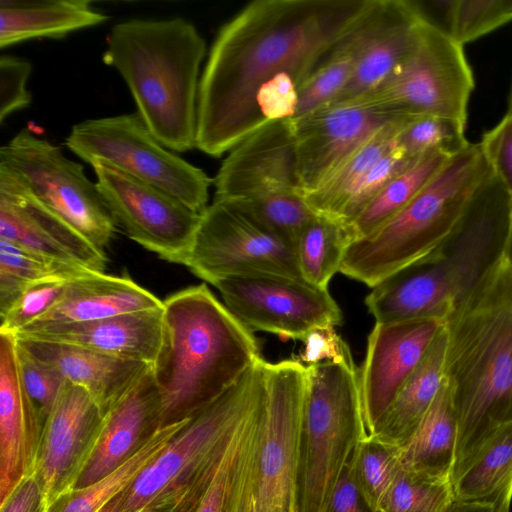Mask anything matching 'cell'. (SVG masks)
I'll return each mask as SVG.
<instances>
[{
	"label": "cell",
	"mask_w": 512,
	"mask_h": 512,
	"mask_svg": "<svg viewBox=\"0 0 512 512\" xmlns=\"http://www.w3.org/2000/svg\"><path fill=\"white\" fill-rule=\"evenodd\" d=\"M372 0H257L219 30L202 72L196 147L213 157L292 119L299 92Z\"/></svg>",
	"instance_id": "obj_1"
},
{
	"label": "cell",
	"mask_w": 512,
	"mask_h": 512,
	"mask_svg": "<svg viewBox=\"0 0 512 512\" xmlns=\"http://www.w3.org/2000/svg\"><path fill=\"white\" fill-rule=\"evenodd\" d=\"M444 326V375L458 422L452 483L493 431L512 422V270L504 257Z\"/></svg>",
	"instance_id": "obj_2"
},
{
	"label": "cell",
	"mask_w": 512,
	"mask_h": 512,
	"mask_svg": "<svg viewBox=\"0 0 512 512\" xmlns=\"http://www.w3.org/2000/svg\"><path fill=\"white\" fill-rule=\"evenodd\" d=\"M253 333L206 284L163 300L162 342L151 365L162 428L208 406L262 359Z\"/></svg>",
	"instance_id": "obj_3"
},
{
	"label": "cell",
	"mask_w": 512,
	"mask_h": 512,
	"mask_svg": "<svg viewBox=\"0 0 512 512\" xmlns=\"http://www.w3.org/2000/svg\"><path fill=\"white\" fill-rule=\"evenodd\" d=\"M206 43L196 27L176 17L131 19L114 25L103 54L127 84L138 114L171 151L196 147L200 66Z\"/></svg>",
	"instance_id": "obj_4"
},
{
	"label": "cell",
	"mask_w": 512,
	"mask_h": 512,
	"mask_svg": "<svg viewBox=\"0 0 512 512\" xmlns=\"http://www.w3.org/2000/svg\"><path fill=\"white\" fill-rule=\"evenodd\" d=\"M491 172L480 143H469L398 214L352 241L340 272L373 288L399 271L436 258L474 191Z\"/></svg>",
	"instance_id": "obj_5"
},
{
	"label": "cell",
	"mask_w": 512,
	"mask_h": 512,
	"mask_svg": "<svg viewBox=\"0 0 512 512\" xmlns=\"http://www.w3.org/2000/svg\"><path fill=\"white\" fill-rule=\"evenodd\" d=\"M306 368L296 512H326L344 468L365 439L359 376L353 359Z\"/></svg>",
	"instance_id": "obj_6"
},
{
	"label": "cell",
	"mask_w": 512,
	"mask_h": 512,
	"mask_svg": "<svg viewBox=\"0 0 512 512\" xmlns=\"http://www.w3.org/2000/svg\"><path fill=\"white\" fill-rule=\"evenodd\" d=\"M213 185L214 200L239 206L294 249L316 215L299 180L290 119L265 125L230 150Z\"/></svg>",
	"instance_id": "obj_7"
},
{
	"label": "cell",
	"mask_w": 512,
	"mask_h": 512,
	"mask_svg": "<svg viewBox=\"0 0 512 512\" xmlns=\"http://www.w3.org/2000/svg\"><path fill=\"white\" fill-rule=\"evenodd\" d=\"M264 365L262 358L219 398L186 420L161 453L119 493L120 512H139L149 503L171 512L259 397Z\"/></svg>",
	"instance_id": "obj_8"
},
{
	"label": "cell",
	"mask_w": 512,
	"mask_h": 512,
	"mask_svg": "<svg viewBox=\"0 0 512 512\" xmlns=\"http://www.w3.org/2000/svg\"><path fill=\"white\" fill-rule=\"evenodd\" d=\"M66 147L85 162L103 163L155 186L202 214L213 180L162 145L138 113L75 124Z\"/></svg>",
	"instance_id": "obj_9"
},
{
	"label": "cell",
	"mask_w": 512,
	"mask_h": 512,
	"mask_svg": "<svg viewBox=\"0 0 512 512\" xmlns=\"http://www.w3.org/2000/svg\"><path fill=\"white\" fill-rule=\"evenodd\" d=\"M0 166L91 244L104 250L110 243L117 223L97 184L60 147L24 129L1 146Z\"/></svg>",
	"instance_id": "obj_10"
},
{
	"label": "cell",
	"mask_w": 512,
	"mask_h": 512,
	"mask_svg": "<svg viewBox=\"0 0 512 512\" xmlns=\"http://www.w3.org/2000/svg\"><path fill=\"white\" fill-rule=\"evenodd\" d=\"M307 368L265 361L253 476L254 512H296V478Z\"/></svg>",
	"instance_id": "obj_11"
},
{
	"label": "cell",
	"mask_w": 512,
	"mask_h": 512,
	"mask_svg": "<svg viewBox=\"0 0 512 512\" xmlns=\"http://www.w3.org/2000/svg\"><path fill=\"white\" fill-rule=\"evenodd\" d=\"M184 266L210 284L254 275L303 280L295 249L239 206L223 200H213L202 212Z\"/></svg>",
	"instance_id": "obj_12"
},
{
	"label": "cell",
	"mask_w": 512,
	"mask_h": 512,
	"mask_svg": "<svg viewBox=\"0 0 512 512\" xmlns=\"http://www.w3.org/2000/svg\"><path fill=\"white\" fill-rule=\"evenodd\" d=\"M475 86L463 46L425 25L412 55L366 100L387 111L467 123Z\"/></svg>",
	"instance_id": "obj_13"
},
{
	"label": "cell",
	"mask_w": 512,
	"mask_h": 512,
	"mask_svg": "<svg viewBox=\"0 0 512 512\" xmlns=\"http://www.w3.org/2000/svg\"><path fill=\"white\" fill-rule=\"evenodd\" d=\"M225 306L249 330L303 340L314 330L342 323L328 289L275 275L227 277L214 281Z\"/></svg>",
	"instance_id": "obj_14"
},
{
	"label": "cell",
	"mask_w": 512,
	"mask_h": 512,
	"mask_svg": "<svg viewBox=\"0 0 512 512\" xmlns=\"http://www.w3.org/2000/svg\"><path fill=\"white\" fill-rule=\"evenodd\" d=\"M92 167L107 208L128 237L161 259L184 265L201 214L111 166L95 163Z\"/></svg>",
	"instance_id": "obj_15"
},
{
	"label": "cell",
	"mask_w": 512,
	"mask_h": 512,
	"mask_svg": "<svg viewBox=\"0 0 512 512\" xmlns=\"http://www.w3.org/2000/svg\"><path fill=\"white\" fill-rule=\"evenodd\" d=\"M403 116L366 100L326 105L290 119L297 172L304 192L318 186L386 124Z\"/></svg>",
	"instance_id": "obj_16"
},
{
	"label": "cell",
	"mask_w": 512,
	"mask_h": 512,
	"mask_svg": "<svg viewBox=\"0 0 512 512\" xmlns=\"http://www.w3.org/2000/svg\"><path fill=\"white\" fill-rule=\"evenodd\" d=\"M104 416L88 392L66 382L44 424L33 473L47 507L74 487L96 445Z\"/></svg>",
	"instance_id": "obj_17"
},
{
	"label": "cell",
	"mask_w": 512,
	"mask_h": 512,
	"mask_svg": "<svg viewBox=\"0 0 512 512\" xmlns=\"http://www.w3.org/2000/svg\"><path fill=\"white\" fill-rule=\"evenodd\" d=\"M443 326L438 319L375 323L358 370L365 439L371 437Z\"/></svg>",
	"instance_id": "obj_18"
},
{
	"label": "cell",
	"mask_w": 512,
	"mask_h": 512,
	"mask_svg": "<svg viewBox=\"0 0 512 512\" xmlns=\"http://www.w3.org/2000/svg\"><path fill=\"white\" fill-rule=\"evenodd\" d=\"M424 27L411 0H372L352 30L357 48L352 77L330 104L361 99L384 84L416 50Z\"/></svg>",
	"instance_id": "obj_19"
},
{
	"label": "cell",
	"mask_w": 512,
	"mask_h": 512,
	"mask_svg": "<svg viewBox=\"0 0 512 512\" xmlns=\"http://www.w3.org/2000/svg\"><path fill=\"white\" fill-rule=\"evenodd\" d=\"M0 239L58 262L104 272L107 257L0 166Z\"/></svg>",
	"instance_id": "obj_20"
},
{
	"label": "cell",
	"mask_w": 512,
	"mask_h": 512,
	"mask_svg": "<svg viewBox=\"0 0 512 512\" xmlns=\"http://www.w3.org/2000/svg\"><path fill=\"white\" fill-rule=\"evenodd\" d=\"M263 392L200 469L171 512H254V460Z\"/></svg>",
	"instance_id": "obj_21"
},
{
	"label": "cell",
	"mask_w": 512,
	"mask_h": 512,
	"mask_svg": "<svg viewBox=\"0 0 512 512\" xmlns=\"http://www.w3.org/2000/svg\"><path fill=\"white\" fill-rule=\"evenodd\" d=\"M42 430L20 375L16 337L0 332V504L33 475Z\"/></svg>",
	"instance_id": "obj_22"
},
{
	"label": "cell",
	"mask_w": 512,
	"mask_h": 512,
	"mask_svg": "<svg viewBox=\"0 0 512 512\" xmlns=\"http://www.w3.org/2000/svg\"><path fill=\"white\" fill-rule=\"evenodd\" d=\"M161 428V399L150 366L105 414L93 452L72 489L96 483L123 466Z\"/></svg>",
	"instance_id": "obj_23"
},
{
	"label": "cell",
	"mask_w": 512,
	"mask_h": 512,
	"mask_svg": "<svg viewBox=\"0 0 512 512\" xmlns=\"http://www.w3.org/2000/svg\"><path fill=\"white\" fill-rule=\"evenodd\" d=\"M14 335L77 346L152 365L162 342L163 306L95 321L46 326Z\"/></svg>",
	"instance_id": "obj_24"
},
{
	"label": "cell",
	"mask_w": 512,
	"mask_h": 512,
	"mask_svg": "<svg viewBox=\"0 0 512 512\" xmlns=\"http://www.w3.org/2000/svg\"><path fill=\"white\" fill-rule=\"evenodd\" d=\"M162 306V300L138 285L128 274L116 276L89 272L69 281L60 301L48 313L19 332L95 321Z\"/></svg>",
	"instance_id": "obj_25"
},
{
	"label": "cell",
	"mask_w": 512,
	"mask_h": 512,
	"mask_svg": "<svg viewBox=\"0 0 512 512\" xmlns=\"http://www.w3.org/2000/svg\"><path fill=\"white\" fill-rule=\"evenodd\" d=\"M16 339L27 352L56 368L68 382L88 392L104 414L151 366L77 346Z\"/></svg>",
	"instance_id": "obj_26"
},
{
	"label": "cell",
	"mask_w": 512,
	"mask_h": 512,
	"mask_svg": "<svg viewBox=\"0 0 512 512\" xmlns=\"http://www.w3.org/2000/svg\"><path fill=\"white\" fill-rule=\"evenodd\" d=\"M446 349L443 326L368 439L397 448L409 440L442 386Z\"/></svg>",
	"instance_id": "obj_27"
},
{
	"label": "cell",
	"mask_w": 512,
	"mask_h": 512,
	"mask_svg": "<svg viewBox=\"0 0 512 512\" xmlns=\"http://www.w3.org/2000/svg\"><path fill=\"white\" fill-rule=\"evenodd\" d=\"M107 20L86 0H1L0 47L40 37L62 38Z\"/></svg>",
	"instance_id": "obj_28"
},
{
	"label": "cell",
	"mask_w": 512,
	"mask_h": 512,
	"mask_svg": "<svg viewBox=\"0 0 512 512\" xmlns=\"http://www.w3.org/2000/svg\"><path fill=\"white\" fill-rule=\"evenodd\" d=\"M458 422L450 386L444 378L429 410L409 440L399 448L402 469L424 477L451 480Z\"/></svg>",
	"instance_id": "obj_29"
},
{
	"label": "cell",
	"mask_w": 512,
	"mask_h": 512,
	"mask_svg": "<svg viewBox=\"0 0 512 512\" xmlns=\"http://www.w3.org/2000/svg\"><path fill=\"white\" fill-rule=\"evenodd\" d=\"M453 497L509 512L512 499V422L499 426L452 482Z\"/></svg>",
	"instance_id": "obj_30"
},
{
	"label": "cell",
	"mask_w": 512,
	"mask_h": 512,
	"mask_svg": "<svg viewBox=\"0 0 512 512\" xmlns=\"http://www.w3.org/2000/svg\"><path fill=\"white\" fill-rule=\"evenodd\" d=\"M414 117L418 116H403L380 128L318 186L306 192L305 200L311 210L338 221L363 177L393 146L398 133Z\"/></svg>",
	"instance_id": "obj_31"
},
{
	"label": "cell",
	"mask_w": 512,
	"mask_h": 512,
	"mask_svg": "<svg viewBox=\"0 0 512 512\" xmlns=\"http://www.w3.org/2000/svg\"><path fill=\"white\" fill-rule=\"evenodd\" d=\"M450 157L441 152L428 153L392 179L349 226L353 241L373 233L398 214Z\"/></svg>",
	"instance_id": "obj_32"
},
{
	"label": "cell",
	"mask_w": 512,
	"mask_h": 512,
	"mask_svg": "<svg viewBox=\"0 0 512 512\" xmlns=\"http://www.w3.org/2000/svg\"><path fill=\"white\" fill-rule=\"evenodd\" d=\"M353 241L348 226L326 216L315 215L302 230L295 246L300 274L304 281L328 289Z\"/></svg>",
	"instance_id": "obj_33"
},
{
	"label": "cell",
	"mask_w": 512,
	"mask_h": 512,
	"mask_svg": "<svg viewBox=\"0 0 512 512\" xmlns=\"http://www.w3.org/2000/svg\"><path fill=\"white\" fill-rule=\"evenodd\" d=\"M186 420L161 428L123 466L96 483L65 492L47 507L46 512H99L161 453Z\"/></svg>",
	"instance_id": "obj_34"
},
{
	"label": "cell",
	"mask_w": 512,
	"mask_h": 512,
	"mask_svg": "<svg viewBox=\"0 0 512 512\" xmlns=\"http://www.w3.org/2000/svg\"><path fill=\"white\" fill-rule=\"evenodd\" d=\"M89 272L96 271L58 262L0 239V315L33 283L50 279L73 280Z\"/></svg>",
	"instance_id": "obj_35"
},
{
	"label": "cell",
	"mask_w": 512,
	"mask_h": 512,
	"mask_svg": "<svg viewBox=\"0 0 512 512\" xmlns=\"http://www.w3.org/2000/svg\"><path fill=\"white\" fill-rule=\"evenodd\" d=\"M356 55V43L351 31L302 86L292 119L305 116L333 102L352 77Z\"/></svg>",
	"instance_id": "obj_36"
},
{
	"label": "cell",
	"mask_w": 512,
	"mask_h": 512,
	"mask_svg": "<svg viewBox=\"0 0 512 512\" xmlns=\"http://www.w3.org/2000/svg\"><path fill=\"white\" fill-rule=\"evenodd\" d=\"M349 465L365 501L382 512L384 500L401 468L399 448L364 439L357 445Z\"/></svg>",
	"instance_id": "obj_37"
},
{
	"label": "cell",
	"mask_w": 512,
	"mask_h": 512,
	"mask_svg": "<svg viewBox=\"0 0 512 512\" xmlns=\"http://www.w3.org/2000/svg\"><path fill=\"white\" fill-rule=\"evenodd\" d=\"M466 125L442 117L418 116L398 133L395 143L407 155L418 159L431 152L453 156L469 145Z\"/></svg>",
	"instance_id": "obj_38"
},
{
	"label": "cell",
	"mask_w": 512,
	"mask_h": 512,
	"mask_svg": "<svg viewBox=\"0 0 512 512\" xmlns=\"http://www.w3.org/2000/svg\"><path fill=\"white\" fill-rule=\"evenodd\" d=\"M454 499L451 480H438L400 468L382 512H442Z\"/></svg>",
	"instance_id": "obj_39"
},
{
	"label": "cell",
	"mask_w": 512,
	"mask_h": 512,
	"mask_svg": "<svg viewBox=\"0 0 512 512\" xmlns=\"http://www.w3.org/2000/svg\"><path fill=\"white\" fill-rule=\"evenodd\" d=\"M512 20V0H457L451 38L465 46Z\"/></svg>",
	"instance_id": "obj_40"
},
{
	"label": "cell",
	"mask_w": 512,
	"mask_h": 512,
	"mask_svg": "<svg viewBox=\"0 0 512 512\" xmlns=\"http://www.w3.org/2000/svg\"><path fill=\"white\" fill-rule=\"evenodd\" d=\"M418 159L410 157L394 143L363 177L338 221L348 227L351 226L377 194Z\"/></svg>",
	"instance_id": "obj_41"
},
{
	"label": "cell",
	"mask_w": 512,
	"mask_h": 512,
	"mask_svg": "<svg viewBox=\"0 0 512 512\" xmlns=\"http://www.w3.org/2000/svg\"><path fill=\"white\" fill-rule=\"evenodd\" d=\"M69 281L50 279L28 286L0 315V332L15 334L48 313L62 298Z\"/></svg>",
	"instance_id": "obj_42"
},
{
	"label": "cell",
	"mask_w": 512,
	"mask_h": 512,
	"mask_svg": "<svg viewBox=\"0 0 512 512\" xmlns=\"http://www.w3.org/2000/svg\"><path fill=\"white\" fill-rule=\"evenodd\" d=\"M17 354L22 382L44 427L67 380L56 368L34 357L18 342Z\"/></svg>",
	"instance_id": "obj_43"
},
{
	"label": "cell",
	"mask_w": 512,
	"mask_h": 512,
	"mask_svg": "<svg viewBox=\"0 0 512 512\" xmlns=\"http://www.w3.org/2000/svg\"><path fill=\"white\" fill-rule=\"evenodd\" d=\"M32 64L10 55L0 57V123L13 112L30 105L32 96L27 81Z\"/></svg>",
	"instance_id": "obj_44"
},
{
	"label": "cell",
	"mask_w": 512,
	"mask_h": 512,
	"mask_svg": "<svg viewBox=\"0 0 512 512\" xmlns=\"http://www.w3.org/2000/svg\"><path fill=\"white\" fill-rule=\"evenodd\" d=\"M479 143L493 173L512 194V113L486 131Z\"/></svg>",
	"instance_id": "obj_45"
},
{
	"label": "cell",
	"mask_w": 512,
	"mask_h": 512,
	"mask_svg": "<svg viewBox=\"0 0 512 512\" xmlns=\"http://www.w3.org/2000/svg\"><path fill=\"white\" fill-rule=\"evenodd\" d=\"M304 351L300 358L308 365L327 360H351L352 355L346 342L335 332V327L319 328L304 340Z\"/></svg>",
	"instance_id": "obj_46"
},
{
	"label": "cell",
	"mask_w": 512,
	"mask_h": 512,
	"mask_svg": "<svg viewBox=\"0 0 512 512\" xmlns=\"http://www.w3.org/2000/svg\"><path fill=\"white\" fill-rule=\"evenodd\" d=\"M326 512H380L371 508L365 501L349 462L333 490Z\"/></svg>",
	"instance_id": "obj_47"
},
{
	"label": "cell",
	"mask_w": 512,
	"mask_h": 512,
	"mask_svg": "<svg viewBox=\"0 0 512 512\" xmlns=\"http://www.w3.org/2000/svg\"><path fill=\"white\" fill-rule=\"evenodd\" d=\"M47 503L34 477L24 478L0 504V512H46Z\"/></svg>",
	"instance_id": "obj_48"
},
{
	"label": "cell",
	"mask_w": 512,
	"mask_h": 512,
	"mask_svg": "<svg viewBox=\"0 0 512 512\" xmlns=\"http://www.w3.org/2000/svg\"><path fill=\"white\" fill-rule=\"evenodd\" d=\"M456 1L457 0H413L412 3L425 25L451 38Z\"/></svg>",
	"instance_id": "obj_49"
},
{
	"label": "cell",
	"mask_w": 512,
	"mask_h": 512,
	"mask_svg": "<svg viewBox=\"0 0 512 512\" xmlns=\"http://www.w3.org/2000/svg\"><path fill=\"white\" fill-rule=\"evenodd\" d=\"M442 512H498L489 505L453 499Z\"/></svg>",
	"instance_id": "obj_50"
},
{
	"label": "cell",
	"mask_w": 512,
	"mask_h": 512,
	"mask_svg": "<svg viewBox=\"0 0 512 512\" xmlns=\"http://www.w3.org/2000/svg\"><path fill=\"white\" fill-rule=\"evenodd\" d=\"M504 259L510 269L512 270V201H511V210H510V221H509V231L506 242V247L504 251Z\"/></svg>",
	"instance_id": "obj_51"
},
{
	"label": "cell",
	"mask_w": 512,
	"mask_h": 512,
	"mask_svg": "<svg viewBox=\"0 0 512 512\" xmlns=\"http://www.w3.org/2000/svg\"><path fill=\"white\" fill-rule=\"evenodd\" d=\"M99 512H120L119 493L109 501Z\"/></svg>",
	"instance_id": "obj_52"
},
{
	"label": "cell",
	"mask_w": 512,
	"mask_h": 512,
	"mask_svg": "<svg viewBox=\"0 0 512 512\" xmlns=\"http://www.w3.org/2000/svg\"><path fill=\"white\" fill-rule=\"evenodd\" d=\"M139 512H170L169 509L165 506L149 503L144 508H142Z\"/></svg>",
	"instance_id": "obj_53"
},
{
	"label": "cell",
	"mask_w": 512,
	"mask_h": 512,
	"mask_svg": "<svg viewBox=\"0 0 512 512\" xmlns=\"http://www.w3.org/2000/svg\"><path fill=\"white\" fill-rule=\"evenodd\" d=\"M506 113H512V83L510 87V93L508 97V108Z\"/></svg>",
	"instance_id": "obj_54"
}]
</instances>
